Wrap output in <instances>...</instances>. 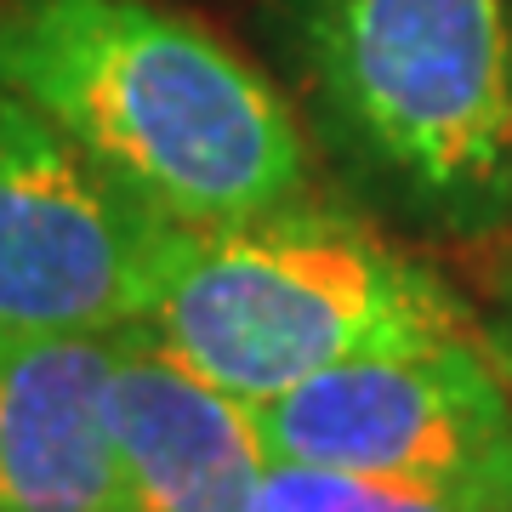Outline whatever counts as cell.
Returning <instances> with one entry per match:
<instances>
[{
  "mask_svg": "<svg viewBox=\"0 0 512 512\" xmlns=\"http://www.w3.org/2000/svg\"><path fill=\"white\" fill-rule=\"evenodd\" d=\"M0 92L183 228L262 217L308 194L285 97L160 0H0Z\"/></svg>",
  "mask_w": 512,
  "mask_h": 512,
  "instance_id": "6da1fadb",
  "label": "cell"
},
{
  "mask_svg": "<svg viewBox=\"0 0 512 512\" xmlns=\"http://www.w3.org/2000/svg\"><path fill=\"white\" fill-rule=\"evenodd\" d=\"M114 336L0 342V512H126L109 444Z\"/></svg>",
  "mask_w": 512,
  "mask_h": 512,
  "instance_id": "52a82bcc",
  "label": "cell"
},
{
  "mask_svg": "<svg viewBox=\"0 0 512 512\" xmlns=\"http://www.w3.org/2000/svg\"><path fill=\"white\" fill-rule=\"evenodd\" d=\"M171 228L46 114L0 92V342L143 325Z\"/></svg>",
  "mask_w": 512,
  "mask_h": 512,
  "instance_id": "277c9868",
  "label": "cell"
},
{
  "mask_svg": "<svg viewBox=\"0 0 512 512\" xmlns=\"http://www.w3.org/2000/svg\"><path fill=\"white\" fill-rule=\"evenodd\" d=\"M330 126L444 222L512 211V0H291Z\"/></svg>",
  "mask_w": 512,
  "mask_h": 512,
  "instance_id": "3957f363",
  "label": "cell"
},
{
  "mask_svg": "<svg viewBox=\"0 0 512 512\" xmlns=\"http://www.w3.org/2000/svg\"><path fill=\"white\" fill-rule=\"evenodd\" d=\"M109 444L126 512H251L274 467L251 404L188 370L143 325L114 336Z\"/></svg>",
  "mask_w": 512,
  "mask_h": 512,
  "instance_id": "8992f818",
  "label": "cell"
},
{
  "mask_svg": "<svg viewBox=\"0 0 512 512\" xmlns=\"http://www.w3.org/2000/svg\"><path fill=\"white\" fill-rule=\"evenodd\" d=\"M251 512H512V495H478V490H444V484H410V478L274 461L262 473Z\"/></svg>",
  "mask_w": 512,
  "mask_h": 512,
  "instance_id": "ba28073f",
  "label": "cell"
},
{
  "mask_svg": "<svg viewBox=\"0 0 512 512\" xmlns=\"http://www.w3.org/2000/svg\"><path fill=\"white\" fill-rule=\"evenodd\" d=\"M251 410L274 461L512 495V387L467 330L330 365Z\"/></svg>",
  "mask_w": 512,
  "mask_h": 512,
  "instance_id": "5b68a950",
  "label": "cell"
},
{
  "mask_svg": "<svg viewBox=\"0 0 512 512\" xmlns=\"http://www.w3.org/2000/svg\"><path fill=\"white\" fill-rule=\"evenodd\" d=\"M143 330L245 404L330 365L461 330L433 268L308 194L262 217L171 228Z\"/></svg>",
  "mask_w": 512,
  "mask_h": 512,
  "instance_id": "7a4b0ae2",
  "label": "cell"
},
{
  "mask_svg": "<svg viewBox=\"0 0 512 512\" xmlns=\"http://www.w3.org/2000/svg\"><path fill=\"white\" fill-rule=\"evenodd\" d=\"M490 353H495V365H501V376H507V387H512V268H507V279H501V302H495Z\"/></svg>",
  "mask_w": 512,
  "mask_h": 512,
  "instance_id": "9c48e42d",
  "label": "cell"
}]
</instances>
